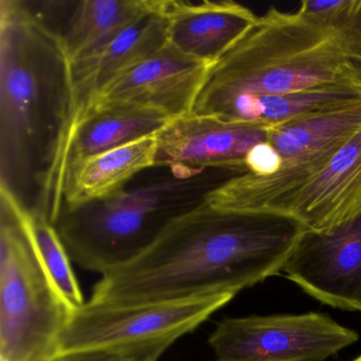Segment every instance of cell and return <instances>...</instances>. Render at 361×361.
<instances>
[{
    "mask_svg": "<svg viewBox=\"0 0 361 361\" xmlns=\"http://www.w3.org/2000/svg\"><path fill=\"white\" fill-rule=\"evenodd\" d=\"M211 68L210 65L185 56L166 43L153 56L111 82L99 94L92 109L128 105L151 109L170 120L185 117L193 111Z\"/></svg>",
    "mask_w": 361,
    "mask_h": 361,
    "instance_id": "obj_12",
    "label": "cell"
},
{
    "mask_svg": "<svg viewBox=\"0 0 361 361\" xmlns=\"http://www.w3.org/2000/svg\"><path fill=\"white\" fill-rule=\"evenodd\" d=\"M67 61L58 33L24 4L0 1V187L41 191L64 117Z\"/></svg>",
    "mask_w": 361,
    "mask_h": 361,
    "instance_id": "obj_3",
    "label": "cell"
},
{
    "mask_svg": "<svg viewBox=\"0 0 361 361\" xmlns=\"http://www.w3.org/2000/svg\"><path fill=\"white\" fill-rule=\"evenodd\" d=\"M173 183H158L61 215L59 233L82 269L105 272L132 261L152 244L174 215L162 207Z\"/></svg>",
    "mask_w": 361,
    "mask_h": 361,
    "instance_id": "obj_7",
    "label": "cell"
},
{
    "mask_svg": "<svg viewBox=\"0 0 361 361\" xmlns=\"http://www.w3.org/2000/svg\"><path fill=\"white\" fill-rule=\"evenodd\" d=\"M282 166V160L274 145L266 140L255 145L245 159V172L257 176L276 174Z\"/></svg>",
    "mask_w": 361,
    "mask_h": 361,
    "instance_id": "obj_20",
    "label": "cell"
},
{
    "mask_svg": "<svg viewBox=\"0 0 361 361\" xmlns=\"http://www.w3.org/2000/svg\"><path fill=\"white\" fill-rule=\"evenodd\" d=\"M361 128V102L281 126H270L268 141L282 160L276 174L240 173L207 192L216 210L280 215L287 200L314 179Z\"/></svg>",
    "mask_w": 361,
    "mask_h": 361,
    "instance_id": "obj_5",
    "label": "cell"
},
{
    "mask_svg": "<svg viewBox=\"0 0 361 361\" xmlns=\"http://www.w3.org/2000/svg\"><path fill=\"white\" fill-rule=\"evenodd\" d=\"M156 0H84L75 6L67 28L58 33L67 62H73L132 26Z\"/></svg>",
    "mask_w": 361,
    "mask_h": 361,
    "instance_id": "obj_17",
    "label": "cell"
},
{
    "mask_svg": "<svg viewBox=\"0 0 361 361\" xmlns=\"http://www.w3.org/2000/svg\"><path fill=\"white\" fill-rule=\"evenodd\" d=\"M54 361H135L119 355L104 352H80L60 354Z\"/></svg>",
    "mask_w": 361,
    "mask_h": 361,
    "instance_id": "obj_21",
    "label": "cell"
},
{
    "mask_svg": "<svg viewBox=\"0 0 361 361\" xmlns=\"http://www.w3.org/2000/svg\"><path fill=\"white\" fill-rule=\"evenodd\" d=\"M361 102V87L324 86L290 94L264 96L240 101L219 118L231 121L281 126L303 118L346 109Z\"/></svg>",
    "mask_w": 361,
    "mask_h": 361,
    "instance_id": "obj_18",
    "label": "cell"
},
{
    "mask_svg": "<svg viewBox=\"0 0 361 361\" xmlns=\"http://www.w3.org/2000/svg\"><path fill=\"white\" fill-rule=\"evenodd\" d=\"M166 43L162 0H156L151 11L117 37L90 54L67 62L64 117L51 166L42 188L44 200L62 204L64 162L69 145L99 94L118 77L153 56Z\"/></svg>",
    "mask_w": 361,
    "mask_h": 361,
    "instance_id": "obj_8",
    "label": "cell"
},
{
    "mask_svg": "<svg viewBox=\"0 0 361 361\" xmlns=\"http://www.w3.org/2000/svg\"><path fill=\"white\" fill-rule=\"evenodd\" d=\"M25 215L33 242L48 274L67 302L77 310L85 301L71 266V255L56 224L39 209L26 206Z\"/></svg>",
    "mask_w": 361,
    "mask_h": 361,
    "instance_id": "obj_19",
    "label": "cell"
},
{
    "mask_svg": "<svg viewBox=\"0 0 361 361\" xmlns=\"http://www.w3.org/2000/svg\"><path fill=\"white\" fill-rule=\"evenodd\" d=\"M270 126L190 114L171 120L156 133V166H166L177 179H189L207 168L238 169L253 147L269 138Z\"/></svg>",
    "mask_w": 361,
    "mask_h": 361,
    "instance_id": "obj_11",
    "label": "cell"
},
{
    "mask_svg": "<svg viewBox=\"0 0 361 361\" xmlns=\"http://www.w3.org/2000/svg\"><path fill=\"white\" fill-rule=\"evenodd\" d=\"M281 274L321 303L361 312V213L329 231L306 229Z\"/></svg>",
    "mask_w": 361,
    "mask_h": 361,
    "instance_id": "obj_10",
    "label": "cell"
},
{
    "mask_svg": "<svg viewBox=\"0 0 361 361\" xmlns=\"http://www.w3.org/2000/svg\"><path fill=\"white\" fill-rule=\"evenodd\" d=\"M25 208L0 187V361H54L75 310L42 262Z\"/></svg>",
    "mask_w": 361,
    "mask_h": 361,
    "instance_id": "obj_4",
    "label": "cell"
},
{
    "mask_svg": "<svg viewBox=\"0 0 361 361\" xmlns=\"http://www.w3.org/2000/svg\"><path fill=\"white\" fill-rule=\"evenodd\" d=\"M156 153L155 134L71 166L65 176L63 191L66 212H75L117 195L135 175L155 168Z\"/></svg>",
    "mask_w": 361,
    "mask_h": 361,
    "instance_id": "obj_15",
    "label": "cell"
},
{
    "mask_svg": "<svg viewBox=\"0 0 361 361\" xmlns=\"http://www.w3.org/2000/svg\"><path fill=\"white\" fill-rule=\"evenodd\" d=\"M359 339L325 314L225 318L209 338L215 361H325Z\"/></svg>",
    "mask_w": 361,
    "mask_h": 361,
    "instance_id": "obj_9",
    "label": "cell"
},
{
    "mask_svg": "<svg viewBox=\"0 0 361 361\" xmlns=\"http://www.w3.org/2000/svg\"><path fill=\"white\" fill-rule=\"evenodd\" d=\"M305 230L290 217L216 210L202 200L175 214L138 257L102 274L88 301L126 305L236 295L281 274Z\"/></svg>",
    "mask_w": 361,
    "mask_h": 361,
    "instance_id": "obj_1",
    "label": "cell"
},
{
    "mask_svg": "<svg viewBox=\"0 0 361 361\" xmlns=\"http://www.w3.org/2000/svg\"><path fill=\"white\" fill-rule=\"evenodd\" d=\"M168 44L204 64H216L255 25L259 16L232 0L192 4L162 0Z\"/></svg>",
    "mask_w": 361,
    "mask_h": 361,
    "instance_id": "obj_13",
    "label": "cell"
},
{
    "mask_svg": "<svg viewBox=\"0 0 361 361\" xmlns=\"http://www.w3.org/2000/svg\"><path fill=\"white\" fill-rule=\"evenodd\" d=\"M234 297L233 293H211L126 305L87 301L67 323L61 336L60 354L104 352L135 361H157L175 341L197 329Z\"/></svg>",
    "mask_w": 361,
    "mask_h": 361,
    "instance_id": "obj_6",
    "label": "cell"
},
{
    "mask_svg": "<svg viewBox=\"0 0 361 361\" xmlns=\"http://www.w3.org/2000/svg\"><path fill=\"white\" fill-rule=\"evenodd\" d=\"M324 86L361 87V13L331 20L271 8L213 65L192 114Z\"/></svg>",
    "mask_w": 361,
    "mask_h": 361,
    "instance_id": "obj_2",
    "label": "cell"
},
{
    "mask_svg": "<svg viewBox=\"0 0 361 361\" xmlns=\"http://www.w3.org/2000/svg\"><path fill=\"white\" fill-rule=\"evenodd\" d=\"M171 120L151 109L105 105L90 109L75 130L64 162L67 171L83 160L152 136Z\"/></svg>",
    "mask_w": 361,
    "mask_h": 361,
    "instance_id": "obj_16",
    "label": "cell"
},
{
    "mask_svg": "<svg viewBox=\"0 0 361 361\" xmlns=\"http://www.w3.org/2000/svg\"><path fill=\"white\" fill-rule=\"evenodd\" d=\"M361 213V128L281 209L307 230L329 231Z\"/></svg>",
    "mask_w": 361,
    "mask_h": 361,
    "instance_id": "obj_14",
    "label": "cell"
},
{
    "mask_svg": "<svg viewBox=\"0 0 361 361\" xmlns=\"http://www.w3.org/2000/svg\"><path fill=\"white\" fill-rule=\"evenodd\" d=\"M354 361H361V356H359L358 358L355 359Z\"/></svg>",
    "mask_w": 361,
    "mask_h": 361,
    "instance_id": "obj_22",
    "label": "cell"
}]
</instances>
